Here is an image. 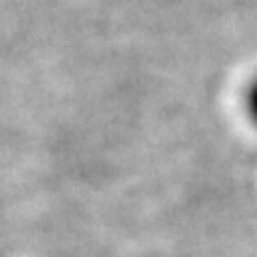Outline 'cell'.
I'll list each match as a JSON object with an SVG mask.
<instances>
[{
  "mask_svg": "<svg viewBox=\"0 0 257 257\" xmlns=\"http://www.w3.org/2000/svg\"><path fill=\"white\" fill-rule=\"evenodd\" d=\"M244 111L248 116V122L257 128V75L248 82L244 90Z\"/></svg>",
  "mask_w": 257,
  "mask_h": 257,
  "instance_id": "6da1fadb",
  "label": "cell"
}]
</instances>
